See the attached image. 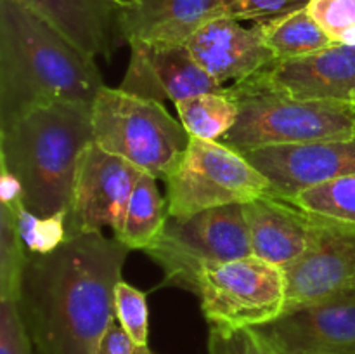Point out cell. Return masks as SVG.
Listing matches in <instances>:
<instances>
[{
  "label": "cell",
  "mask_w": 355,
  "mask_h": 354,
  "mask_svg": "<svg viewBox=\"0 0 355 354\" xmlns=\"http://www.w3.org/2000/svg\"><path fill=\"white\" fill-rule=\"evenodd\" d=\"M283 354H284V353H283Z\"/></svg>",
  "instance_id": "33"
},
{
  "label": "cell",
  "mask_w": 355,
  "mask_h": 354,
  "mask_svg": "<svg viewBox=\"0 0 355 354\" xmlns=\"http://www.w3.org/2000/svg\"><path fill=\"white\" fill-rule=\"evenodd\" d=\"M17 226L31 253H51L68 238L66 231V212H58L49 217H38L24 208L17 207Z\"/></svg>",
  "instance_id": "24"
},
{
  "label": "cell",
  "mask_w": 355,
  "mask_h": 354,
  "mask_svg": "<svg viewBox=\"0 0 355 354\" xmlns=\"http://www.w3.org/2000/svg\"><path fill=\"white\" fill-rule=\"evenodd\" d=\"M170 217L187 219L210 208L245 205L269 194L267 177L220 141L191 137L175 172L165 180Z\"/></svg>",
  "instance_id": "7"
},
{
  "label": "cell",
  "mask_w": 355,
  "mask_h": 354,
  "mask_svg": "<svg viewBox=\"0 0 355 354\" xmlns=\"http://www.w3.org/2000/svg\"><path fill=\"white\" fill-rule=\"evenodd\" d=\"M153 176L142 174L128 203L120 239L128 250H146L165 226L168 210Z\"/></svg>",
  "instance_id": "19"
},
{
  "label": "cell",
  "mask_w": 355,
  "mask_h": 354,
  "mask_svg": "<svg viewBox=\"0 0 355 354\" xmlns=\"http://www.w3.org/2000/svg\"><path fill=\"white\" fill-rule=\"evenodd\" d=\"M307 9L335 42L355 30V0H311Z\"/></svg>",
  "instance_id": "28"
},
{
  "label": "cell",
  "mask_w": 355,
  "mask_h": 354,
  "mask_svg": "<svg viewBox=\"0 0 355 354\" xmlns=\"http://www.w3.org/2000/svg\"><path fill=\"white\" fill-rule=\"evenodd\" d=\"M30 250L17 226L12 208L0 203V298L17 301Z\"/></svg>",
  "instance_id": "23"
},
{
  "label": "cell",
  "mask_w": 355,
  "mask_h": 354,
  "mask_svg": "<svg viewBox=\"0 0 355 354\" xmlns=\"http://www.w3.org/2000/svg\"><path fill=\"white\" fill-rule=\"evenodd\" d=\"M186 47L198 65L220 85L243 82L276 61L263 40L262 24L245 28L227 16L205 24L189 38Z\"/></svg>",
  "instance_id": "15"
},
{
  "label": "cell",
  "mask_w": 355,
  "mask_h": 354,
  "mask_svg": "<svg viewBox=\"0 0 355 354\" xmlns=\"http://www.w3.org/2000/svg\"><path fill=\"white\" fill-rule=\"evenodd\" d=\"M0 200L2 205H7L12 210L23 205V186L2 163H0Z\"/></svg>",
  "instance_id": "31"
},
{
  "label": "cell",
  "mask_w": 355,
  "mask_h": 354,
  "mask_svg": "<svg viewBox=\"0 0 355 354\" xmlns=\"http://www.w3.org/2000/svg\"><path fill=\"white\" fill-rule=\"evenodd\" d=\"M148 292H141L121 280L114 290V312L121 328L125 330L135 347L148 346L149 311Z\"/></svg>",
  "instance_id": "25"
},
{
  "label": "cell",
  "mask_w": 355,
  "mask_h": 354,
  "mask_svg": "<svg viewBox=\"0 0 355 354\" xmlns=\"http://www.w3.org/2000/svg\"><path fill=\"white\" fill-rule=\"evenodd\" d=\"M321 224V235L312 248L284 269V312L322 304L355 292V233L322 221Z\"/></svg>",
  "instance_id": "12"
},
{
  "label": "cell",
  "mask_w": 355,
  "mask_h": 354,
  "mask_svg": "<svg viewBox=\"0 0 355 354\" xmlns=\"http://www.w3.org/2000/svg\"><path fill=\"white\" fill-rule=\"evenodd\" d=\"M262 30L263 40L276 59L300 58L335 44V40L311 16L307 7L281 19L263 23Z\"/></svg>",
  "instance_id": "21"
},
{
  "label": "cell",
  "mask_w": 355,
  "mask_h": 354,
  "mask_svg": "<svg viewBox=\"0 0 355 354\" xmlns=\"http://www.w3.org/2000/svg\"><path fill=\"white\" fill-rule=\"evenodd\" d=\"M130 62L120 89L146 99L172 101L173 104L207 92H224L208 75L186 45H158L130 42Z\"/></svg>",
  "instance_id": "13"
},
{
  "label": "cell",
  "mask_w": 355,
  "mask_h": 354,
  "mask_svg": "<svg viewBox=\"0 0 355 354\" xmlns=\"http://www.w3.org/2000/svg\"><path fill=\"white\" fill-rule=\"evenodd\" d=\"M194 295L210 326L260 328L286 309V274L257 255L241 257L205 269Z\"/></svg>",
  "instance_id": "8"
},
{
  "label": "cell",
  "mask_w": 355,
  "mask_h": 354,
  "mask_svg": "<svg viewBox=\"0 0 355 354\" xmlns=\"http://www.w3.org/2000/svg\"><path fill=\"white\" fill-rule=\"evenodd\" d=\"M142 174L130 162L90 142L80 156L71 203L66 210L68 236L111 228L113 236L118 238L134 187Z\"/></svg>",
  "instance_id": "9"
},
{
  "label": "cell",
  "mask_w": 355,
  "mask_h": 354,
  "mask_svg": "<svg viewBox=\"0 0 355 354\" xmlns=\"http://www.w3.org/2000/svg\"><path fill=\"white\" fill-rule=\"evenodd\" d=\"M0 354H35L17 301L0 298Z\"/></svg>",
  "instance_id": "29"
},
{
  "label": "cell",
  "mask_w": 355,
  "mask_h": 354,
  "mask_svg": "<svg viewBox=\"0 0 355 354\" xmlns=\"http://www.w3.org/2000/svg\"><path fill=\"white\" fill-rule=\"evenodd\" d=\"M97 354H135V346L120 323L114 321L104 335Z\"/></svg>",
  "instance_id": "30"
},
{
  "label": "cell",
  "mask_w": 355,
  "mask_h": 354,
  "mask_svg": "<svg viewBox=\"0 0 355 354\" xmlns=\"http://www.w3.org/2000/svg\"><path fill=\"white\" fill-rule=\"evenodd\" d=\"M144 252L162 267V285L194 294L205 269L253 255L243 205L210 208L187 219L168 215Z\"/></svg>",
  "instance_id": "6"
},
{
  "label": "cell",
  "mask_w": 355,
  "mask_h": 354,
  "mask_svg": "<svg viewBox=\"0 0 355 354\" xmlns=\"http://www.w3.org/2000/svg\"><path fill=\"white\" fill-rule=\"evenodd\" d=\"M222 16V0H128L121 33L127 44L186 45L205 24Z\"/></svg>",
  "instance_id": "18"
},
{
  "label": "cell",
  "mask_w": 355,
  "mask_h": 354,
  "mask_svg": "<svg viewBox=\"0 0 355 354\" xmlns=\"http://www.w3.org/2000/svg\"><path fill=\"white\" fill-rule=\"evenodd\" d=\"M64 35L80 51L110 61L121 44L128 0H17Z\"/></svg>",
  "instance_id": "17"
},
{
  "label": "cell",
  "mask_w": 355,
  "mask_h": 354,
  "mask_svg": "<svg viewBox=\"0 0 355 354\" xmlns=\"http://www.w3.org/2000/svg\"><path fill=\"white\" fill-rule=\"evenodd\" d=\"M94 142L155 179L179 167L191 135L163 103L104 85L92 104Z\"/></svg>",
  "instance_id": "5"
},
{
  "label": "cell",
  "mask_w": 355,
  "mask_h": 354,
  "mask_svg": "<svg viewBox=\"0 0 355 354\" xmlns=\"http://www.w3.org/2000/svg\"><path fill=\"white\" fill-rule=\"evenodd\" d=\"M103 87L96 58L17 0H0V130L49 104H94Z\"/></svg>",
  "instance_id": "2"
},
{
  "label": "cell",
  "mask_w": 355,
  "mask_h": 354,
  "mask_svg": "<svg viewBox=\"0 0 355 354\" xmlns=\"http://www.w3.org/2000/svg\"><path fill=\"white\" fill-rule=\"evenodd\" d=\"M269 180V194L290 200L300 191L355 174V137L269 146L245 153Z\"/></svg>",
  "instance_id": "11"
},
{
  "label": "cell",
  "mask_w": 355,
  "mask_h": 354,
  "mask_svg": "<svg viewBox=\"0 0 355 354\" xmlns=\"http://www.w3.org/2000/svg\"><path fill=\"white\" fill-rule=\"evenodd\" d=\"M241 83L293 99L355 106V45L335 42L312 54L276 59Z\"/></svg>",
  "instance_id": "10"
},
{
  "label": "cell",
  "mask_w": 355,
  "mask_h": 354,
  "mask_svg": "<svg viewBox=\"0 0 355 354\" xmlns=\"http://www.w3.org/2000/svg\"><path fill=\"white\" fill-rule=\"evenodd\" d=\"M260 330L284 354H355V292L283 312Z\"/></svg>",
  "instance_id": "14"
},
{
  "label": "cell",
  "mask_w": 355,
  "mask_h": 354,
  "mask_svg": "<svg viewBox=\"0 0 355 354\" xmlns=\"http://www.w3.org/2000/svg\"><path fill=\"white\" fill-rule=\"evenodd\" d=\"M286 201L326 224L355 233V174L309 187Z\"/></svg>",
  "instance_id": "22"
},
{
  "label": "cell",
  "mask_w": 355,
  "mask_h": 354,
  "mask_svg": "<svg viewBox=\"0 0 355 354\" xmlns=\"http://www.w3.org/2000/svg\"><path fill=\"white\" fill-rule=\"evenodd\" d=\"M227 90L238 103L239 115L220 142L241 155L269 146L355 137L354 104L300 101L241 82Z\"/></svg>",
  "instance_id": "4"
},
{
  "label": "cell",
  "mask_w": 355,
  "mask_h": 354,
  "mask_svg": "<svg viewBox=\"0 0 355 354\" xmlns=\"http://www.w3.org/2000/svg\"><path fill=\"white\" fill-rule=\"evenodd\" d=\"M253 255L286 269L312 248L322 224L307 212L272 194L243 205Z\"/></svg>",
  "instance_id": "16"
},
{
  "label": "cell",
  "mask_w": 355,
  "mask_h": 354,
  "mask_svg": "<svg viewBox=\"0 0 355 354\" xmlns=\"http://www.w3.org/2000/svg\"><path fill=\"white\" fill-rule=\"evenodd\" d=\"M94 142L92 104L55 103L0 130V163L23 186V205L38 217L68 210L82 153Z\"/></svg>",
  "instance_id": "3"
},
{
  "label": "cell",
  "mask_w": 355,
  "mask_h": 354,
  "mask_svg": "<svg viewBox=\"0 0 355 354\" xmlns=\"http://www.w3.org/2000/svg\"><path fill=\"white\" fill-rule=\"evenodd\" d=\"M135 354H155L149 346H142V347H135Z\"/></svg>",
  "instance_id": "32"
},
{
  "label": "cell",
  "mask_w": 355,
  "mask_h": 354,
  "mask_svg": "<svg viewBox=\"0 0 355 354\" xmlns=\"http://www.w3.org/2000/svg\"><path fill=\"white\" fill-rule=\"evenodd\" d=\"M311 0H222L224 16L262 24L305 9Z\"/></svg>",
  "instance_id": "27"
},
{
  "label": "cell",
  "mask_w": 355,
  "mask_h": 354,
  "mask_svg": "<svg viewBox=\"0 0 355 354\" xmlns=\"http://www.w3.org/2000/svg\"><path fill=\"white\" fill-rule=\"evenodd\" d=\"M130 250L101 233L31 253L17 298L35 354H97L116 319L114 290Z\"/></svg>",
  "instance_id": "1"
},
{
  "label": "cell",
  "mask_w": 355,
  "mask_h": 354,
  "mask_svg": "<svg viewBox=\"0 0 355 354\" xmlns=\"http://www.w3.org/2000/svg\"><path fill=\"white\" fill-rule=\"evenodd\" d=\"M208 354H283L260 328L210 326Z\"/></svg>",
  "instance_id": "26"
},
{
  "label": "cell",
  "mask_w": 355,
  "mask_h": 354,
  "mask_svg": "<svg viewBox=\"0 0 355 354\" xmlns=\"http://www.w3.org/2000/svg\"><path fill=\"white\" fill-rule=\"evenodd\" d=\"M175 108L187 134L203 141H220L234 127L239 115L238 103L227 89L187 97Z\"/></svg>",
  "instance_id": "20"
}]
</instances>
